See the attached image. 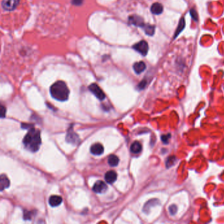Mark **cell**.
<instances>
[{
    "instance_id": "cell-17",
    "label": "cell",
    "mask_w": 224,
    "mask_h": 224,
    "mask_svg": "<svg viewBox=\"0 0 224 224\" xmlns=\"http://www.w3.org/2000/svg\"><path fill=\"white\" fill-rule=\"evenodd\" d=\"M185 22L184 18H181V19L179 21V22L178 26L177 28V30H175V35H174V39L176 38L178 36V35L183 31V30L185 28Z\"/></svg>"
},
{
    "instance_id": "cell-14",
    "label": "cell",
    "mask_w": 224,
    "mask_h": 224,
    "mask_svg": "<svg viewBox=\"0 0 224 224\" xmlns=\"http://www.w3.org/2000/svg\"><path fill=\"white\" fill-rule=\"evenodd\" d=\"M10 185V181L7 177L5 175L2 174L0 178V187H1V191H3L4 189L8 188Z\"/></svg>"
},
{
    "instance_id": "cell-18",
    "label": "cell",
    "mask_w": 224,
    "mask_h": 224,
    "mask_svg": "<svg viewBox=\"0 0 224 224\" xmlns=\"http://www.w3.org/2000/svg\"><path fill=\"white\" fill-rule=\"evenodd\" d=\"M119 163L118 157L116 155H111L109 156L108 159V164L111 166H117Z\"/></svg>"
},
{
    "instance_id": "cell-16",
    "label": "cell",
    "mask_w": 224,
    "mask_h": 224,
    "mask_svg": "<svg viewBox=\"0 0 224 224\" xmlns=\"http://www.w3.org/2000/svg\"><path fill=\"white\" fill-rule=\"evenodd\" d=\"M130 150L132 153L138 154L142 150V145L139 141H134L130 147Z\"/></svg>"
},
{
    "instance_id": "cell-23",
    "label": "cell",
    "mask_w": 224,
    "mask_h": 224,
    "mask_svg": "<svg viewBox=\"0 0 224 224\" xmlns=\"http://www.w3.org/2000/svg\"><path fill=\"white\" fill-rule=\"evenodd\" d=\"M177 211H178V208L175 204H172L171 206H169V212L171 215H173V216L175 215V214H176Z\"/></svg>"
},
{
    "instance_id": "cell-4",
    "label": "cell",
    "mask_w": 224,
    "mask_h": 224,
    "mask_svg": "<svg viewBox=\"0 0 224 224\" xmlns=\"http://www.w3.org/2000/svg\"><path fill=\"white\" fill-rule=\"evenodd\" d=\"M133 48H134V50L141 54L143 56L146 55L149 51L148 44L147 43V41L145 40L140 41V42L136 44L135 45H133Z\"/></svg>"
},
{
    "instance_id": "cell-27",
    "label": "cell",
    "mask_w": 224,
    "mask_h": 224,
    "mask_svg": "<svg viewBox=\"0 0 224 224\" xmlns=\"http://www.w3.org/2000/svg\"><path fill=\"white\" fill-rule=\"evenodd\" d=\"M83 0H72V3L76 5H80L82 3Z\"/></svg>"
},
{
    "instance_id": "cell-11",
    "label": "cell",
    "mask_w": 224,
    "mask_h": 224,
    "mask_svg": "<svg viewBox=\"0 0 224 224\" xmlns=\"http://www.w3.org/2000/svg\"><path fill=\"white\" fill-rule=\"evenodd\" d=\"M63 199L61 197L57 196V195H53L51 196L49 198V203L51 207H56L59 206L62 203Z\"/></svg>"
},
{
    "instance_id": "cell-20",
    "label": "cell",
    "mask_w": 224,
    "mask_h": 224,
    "mask_svg": "<svg viewBox=\"0 0 224 224\" xmlns=\"http://www.w3.org/2000/svg\"><path fill=\"white\" fill-rule=\"evenodd\" d=\"M175 162H176V158H175L174 156H169V157H168L166 161V166L168 168H170L175 164Z\"/></svg>"
},
{
    "instance_id": "cell-3",
    "label": "cell",
    "mask_w": 224,
    "mask_h": 224,
    "mask_svg": "<svg viewBox=\"0 0 224 224\" xmlns=\"http://www.w3.org/2000/svg\"><path fill=\"white\" fill-rule=\"evenodd\" d=\"M89 89L97 98L100 101H102L105 99V94L102 92V90L99 87L98 84L92 83L89 86Z\"/></svg>"
},
{
    "instance_id": "cell-1",
    "label": "cell",
    "mask_w": 224,
    "mask_h": 224,
    "mask_svg": "<svg viewBox=\"0 0 224 224\" xmlns=\"http://www.w3.org/2000/svg\"><path fill=\"white\" fill-rule=\"evenodd\" d=\"M23 143L25 147L32 152L38 151L41 143L40 131L34 128H30L24 137Z\"/></svg>"
},
{
    "instance_id": "cell-24",
    "label": "cell",
    "mask_w": 224,
    "mask_h": 224,
    "mask_svg": "<svg viewBox=\"0 0 224 224\" xmlns=\"http://www.w3.org/2000/svg\"><path fill=\"white\" fill-rule=\"evenodd\" d=\"M171 137V135L170 134H168V135H164L161 136V140L162 141V142L164 143H168L169 141V138Z\"/></svg>"
},
{
    "instance_id": "cell-2",
    "label": "cell",
    "mask_w": 224,
    "mask_h": 224,
    "mask_svg": "<svg viewBox=\"0 0 224 224\" xmlns=\"http://www.w3.org/2000/svg\"><path fill=\"white\" fill-rule=\"evenodd\" d=\"M52 98L59 101H65L69 99L70 91L66 84L63 81L54 83L50 88Z\"/></svg>"
},
{
    "instance_id": "cell-10",
    "label": "cell",
    "mask_w": 224,
    "mask_h": 224,
    "mask_svg": "<svg viewBox=\"0 0 224 224\" xmlns=\"http://www.w3.org/2000/svg\"><path fill=\"white\" fill-rule=\"evenodd\" d=\"M105 179L107 183L112 184L117 181V174L112 170L108 171L105 175Z\"/></svg>"
},
{
    "instance_id": "cell-26",
    "label": "cell",
    "mask_w": 224,
    "mask_h": 224,
    "mask_svg": "<svg viewBox=\"0 0 224 224\" xmlns=\"http://www.w3.org/2000/svg\"><path fill=\"white\" fill-rule=\"evenodd\" d=\"M5 113H6V108L2 105L1 107V118H3L5 117Z\"/></svg>"
},
{
    "instance_id": "cell-8",
    "label": "cell",
    "mask_w": 224,
    "mask_h": 224,
    "mask_svg": "<svg viewBox=\"0 0 224 224\" xmlns=\"http://www.w3.org/2000/svg\"><path fill=\"white\" fill-rule=\"evenodd\" d=\"M107 189V185L102 181H98L93 187V191L96 193H103Z\"/></svg>"
},
{
    "instance_id": "cell-6",
    "label": "cell",
    "mask_w": 224,
    "mask_h": 224,
    "mask_svg": "<svg viewBox=\"0 0 224 224\" xmlns=\"http://www.w3.org/2000/svg\"><path fill=\"white\" fill-rule=\"evenodd\" d=\"M19 3V0H2V7L5 11H13Z\"/></svg>"
},
{
    "instance_id": "cell-9",
    "label": "cell",
    "mask_w": 224,
    "mask_h": 224,
    "mask_svg": "<svg viewBox=\"0 0 224 224\" xmlns=\"http://www.w3.org/2000/svg\"><path fill=\"white\" fill-rule=\"evenodd\" d=\"M90 151L92 154L94 155H101L104 152V147L100 143H95L92 145L90 148Z\"/></svg>"
},
{
    "instance_id": "cell-13",
    "label": "cell",
    "mask_w": 224,
    "mask_h": 224,
    "mask_svg": "<svg viewBox=\"0 0 224 224\" xmlns=\"http://www.w3.org/2000/svg\"><path fill=\"white\" fill-rule=\"evenodd\" d=\"M159 204V201L158 199H151L144 205L143 212L145 213H149L150 208L152 207H155Z\"/></svg>"
},
{
    "instance_id": "cell-22",
    "label": "cell",
    "mask_w": 224,
    "mask_h": 224,
    "mask_svg": "<svg viewBox=\"0 0 224 224\" xmlns=\"http://www.w3.org/2000/svg\"><path fill=\"white\" fill-rule=\"evenodd\" d=\"M190 15H191V17L193 21H198V14L195 9H190Z\"/></svg>"
},
{
    "instance_id": "cell-7",
    "label": "cell",
    "mask_w": 224,
    "mask_h": 224,
    "mask_svg": "<svg viewBox=\"0 0 224 224\" xmlns=\"http://www.w3.org/2000/svg\"><path fill=\"white\" fill-rule=\"evenodd\" d=\"M129 22L131 25L136 26L137 27L143 28L145 25L143 19L140 16L131 15L129 17Z\"/></svg>"
},
{
    "instance_id": "cell-15",
    "label": "cell",
    "mask_w": 224,
    "mask_h": 224,
    "mask_svg": "<svg viewBox=\"0 0 224 224\" xmlns=\"http://www.w3.org/2000/svg\"><path fill=\"white\" fill-rule=\"evenodd\" d=\"M163 6L162 4L159 3H155L152 5L150 7V11L152 12V13L155 15H160L162 13L163 11Z\"/></svg>"
},
{
    "instance_id": "cell-19",
    "label": "cell",
    "mask_w": 224,
    "mask_h": 224,
    "mask_svg": "<svg viewBox=\"0 0 224 224\" xmlns=\"http://www.w3.org/2000/svg\"><path fill=\"white\" fill-rule=\"evenodd\" d=\"M144 29V31L147 35L152 36L155 34V26L149 25V24H145V25L143 28Z\"/></svg>"
},
{
    "instance_id": "cell-21",
    "label": "cell",
    "mask_w": 224,
    "mask_h": 224,
    "mask_svg": "<svg viewBox=\"0 0 224 224\" xmlns=\"http://www.w3.org/2000/svg\"><path fill=\"white\" fill-rule=\"evenodd\" d=\"M32 216V212H30L28 210H25V212H24V219L25 220H31Z\"/></svg>"
},
{
    "instance_id": "cell-5",
    "label": "cell",
    "mask_w": 224,
    "mask_h": 224,
    "mask_svg": "<svg viewBox=\"0 0 224 224\" xmlns=\"http://www.w3.org/2000/svg\"><path fill=\"white\" fill-rule=\"evenodd\" d=\"M66 141L71 144L78 145L80 143V137L72 129H69L66 136Z\"/></svg>"
},
{
    "instance_id": "cell-25",
    "label": "cell",
    "mask_w": 224,
    "mask_h": 224,
    "mask_svg": "<svg viewBox=\"0 0 224 224\" xmlns=\"http://www.w3.org/2000/svg\"><path fill=\"white\" fill-rule=\"evenodd\" d=\"M146 85H147V81L145 80H143V81H141L140 83H139L138 89L141 90V89H144L145 88V86H146Z\"/></svg>"
},
{
    "instance_id": "cell-12",
    "label": "cell",
    "mask_w": 224,
    "mask_h": 224,
    "mask_svg": "<svg viewBox=\"0 0 224 224\" xmlns=\"http://www.w3.org/2000/svg\"><path fill=\"white\" fill-rule=\"evenodd\" d=\"M133 68H134V70L136 74H140L142 73V72L145 70V69H146V64H145V63L143 61L137 62L134 64Z\"/></svg>"
}]
</instances>
